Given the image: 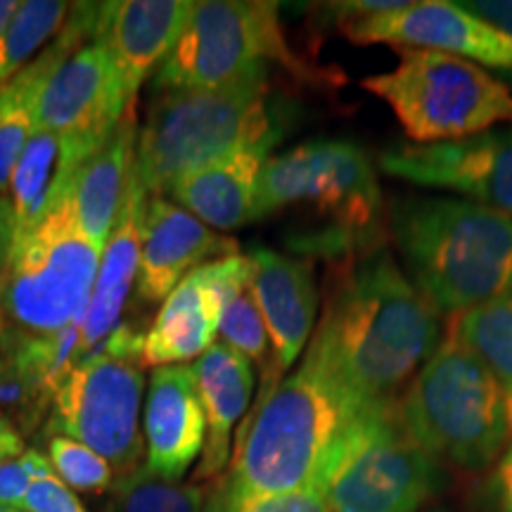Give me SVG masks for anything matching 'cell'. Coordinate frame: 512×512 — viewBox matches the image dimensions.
Masks as SVG:
<instances>
[{"instance_id":"f35d334b","label":"cell","mask_w":512,"mask_h":512,"mask_svg":"<svg viewBox=\"0 0 512 512\" xmlns=\"http://www.w3.org/2000/svg\"><path fill=\"white\" fill-rule=\"evenodd\" d=\"M0 512H24V510H17V508H8V505H0Z\"/></svg>"},{"instance_id":"d4e9b609","label":"cell","mask_w":512,"mask_h":512,"mask_svg":"<svg viewBox=\"0 0 512 512\" xmlns=\"http://www.w3.org/2000/svg\"><path fill=\"white\" fill-rule=\"evenodd\" d=\"M83 159L55 133L36 128L12 171L8 197L17 233L27 230L46 214L50 204L74 181Z\"/></svg>"},{"instance_id":"8d00e7d4","label":"cell","mask_w":512,"mask_h":512,"mask_svg":"<svg viewBox=\"0 0 512 512\" xmlns=\"http://www.w3.org/2000/svg\"><path fill=\"white\" fill-rule=\"evenodd\" d=\"M24 451H27V448H24L22 434L15 430V425H12L10 420H5L3 415H0V463L10 458H19Z\"/></svg>"},{"instance_id":"f546056e","label":"cell","mask_w":512,"mask_h":512,"mask_svg":"<svg viewBox=\"0 0 512 512\" xmlns=\"http://www.w3.org/2000/svg\"><path fill=\"white\" fill-rule=\"evenodd\" d=\"M48 458L55 467V475L62 479L69 489L83 491V494H102L110 491L114 479L112 465L98 456L93 448L79 444L69 437H48Z\"/></svg>"},{"instance_id":"44dd1931","label":"cell","mask_w":512,"mask_h":512,"mask_svg":"<svg viewBox=\"0 0 512 512\" xmlns=\"http://www.w3.org/2000/svg\"><path fill=\"white\" fill-rule=\"evenodd\" d=\"M197 380V394L207 420L202 458L192 484L211 482L226 470L230 460V434L245 415L254 392V368L245 356L228 344L214 342L192 363Z\"/></svg>"},{"instance_id":"8fae6325","label":"cell","mask_w":512,"mask_h":512,"mask_svg":"<svg viewBox=\"0 0 512 512\" xmlns=\"http://www.w3.org/2000/svg\"><path fill=\"white\" fill-rule=\"evenodd\" d=\"M439 484V460L406 432L394 401L370 408L356 422L323 498L330 512H415Z\"/></svg>"},{"instance_id":"5bb4252c","label":"cell","mask_w":512,"mask_h":512,"mask_svg":"<svg viewBox=\"0 0 512 512\" xmlns=\"http://www.w3.org/2000/svg\"><path fill=\"white\" fill-rule=\"evenodd\" d=\"M384 174L420 188L453 190L470 202L512 216V128L432 145L392 147Z\"/></svg>"},{"instance_id":"4fadbf2b","label":"cell","mask_w":512,"mask_h":512,"mask_svg":"<svg viewBox=\"0 0 512 512\" xmlns=\"http://www.w3.org/2000/svg\"><path fill=\"white\" fill-rule=\"evenodd\" d=\"M339 31L356 46L437 50L479 67L512 72V38L448 0H418L366 17L337 19Z\"/></svg>"},{"instance_id":"836d02e7","label":"cell","mask_w":512,"mask_h":512,"mask_svg":"<svg viewBox=\"0 0 512 512\" xmlns=\"http://www.w3.org/2000/svg\"><path fill=\"white\" fill-rule=\"evenodd\" d=\"M489 494L496 512H512V439L496 460L494 475L489 479Z\"/></svg>"},{"instance_id":"30bf717a","label":"cell","mask_w":512,"mask_h":512,"mask_svg":"<svg viewBox=\"0 0 512 512\" xmlns=\"http://www.w3.org/2000/svg\"><path fill=\"white\" fill-rule=\"evenodd\" d=\"M280 5L264 0H204L157 67L155 88L169 91H228L268 81V62H283L306 76L287 48Z\"/></svg>"},{"instance_id":"484cf974","label":"cell","mask_w":512,"mask_h":512,"mask_svg":"<svg viewBox=\"0 0 512 512\" xmlns=\"http://www.w3.org/2000/svg\"><path fill=\"white\" fill-rule=\"evenodd\" d=\"M448 332L484 363L501 387L512 432V292L458 313Z\"/></svg>"},{"instance_id":"603a6c76","label":"cell","mask_w":512,"mask_h":512,"mask_svg":"<svg viewBox=\"0 0 512 512\" xmlns=\"http://www.w3.org/2000/svg\"><path fill=\"white\" fill-rule=\"evenodd\" d=\"M136 112L128 107L110 138L79 166L72 183V204L76 221L86 238L105 252L107 240L117 221L121 200L136 164Z\"/></svg>"},{"instance_id":"2e32d148","label":"cell","mask_w":512,"mask_h":512,"mask_svg":"<svg viewBox=\"0 0 512 512\" xmlns=\"http://www.w3.org/2000/svg\"><path fill=\"white\" fill-rule=\"evenodd\" d=\"M233 254H238V242L221 238L178 204L152 197L143 216L138 297L147 304L164 302L183 278L207 266L209 259H226Z\"/></svg>"},{"instance_id":"d590c367","label":"cell","mask_w":512,"mask_h":512,"mask_svg":"<svg viewBox=\"0 0 512 512\" xmlns=\"http://www.w3.org/2000/svg\"><path fill=\"white\" fill-rule=\"evenodd\" d=\"M19 465H22V470L27 472V477L31 482H41V479H55V467L50 463L48 456H43L41 451H36V448H27V451L19 456Z\"/></svg>"},{"instance_id":"74e56055","label":"cell","mask_w":512,"mask_h":512,"mask_svg":"<svg viewBox=\"0 0 512 512\" xmlns=\"http://www.w3.org/2000/svg\"><path fill=\"white\" fill-rule=\"evenodd\" d=\"M17 5H19V3H15V0H0V31L5 29V24H8V19H10L12 15H15Z\"/></svg>"},{"instance_id":"cb8c5ba5","label":"cell","mask_w":512,"mask_h":512,"mask_svg":"<svg viewBox=\"0 0 512 512\" xmlns=\"http://www.w3.org/2000/svg\"><path fill=\"white\" fill-rule=\"evenodd\" d=\"M219 325L221 304L197 268L164 299L155 323L145 332L143 366H181L200 358L214 344Z\"/></svg>"},{"instance_id":"ba28073f","label":"cell","mask_w":512,"mask_h":512,"mask_svg":"<svg viewBox=\"0 0 512 512\" xmlns=\"http://www.w3.org/2000/svg\"><path fill=\"white\" fill-rule=\"evenodd\" d=\"M143 347V332L119 323L64 377L46 422V432L93 448L112 465L117 479L143 467Z\"/></svg>"},{"instance_id":"5b68a950","label":"cell","mask_w":512,"mask_h":512,"mask_svg":"<svg viewBox=\"0 0 512 512\" xmlns=\"http://www.w3.org/2000/svg\"><path fill=\"white\" fill-rule=\"evenodd\" d=\"M396 413L430 456L465 470H486L512 437L501 387L451 332L396 399Z\"/></svg>"},{"instance_id":"1f68e13d","label":"cell","mask_w":512,"mask_h":512,"mask_svg":"<svg viewBox=\"0 0 512 512\" xmlns=\"http://www.w3.org/2000/svg\"><path fill=\"white\" fill-rule=\"evenodd\" d=\"M24 512H88L72 489L60 477L31 482L27 498H24Z\"/></svg>"},{"instance_id":"d6a6232c","label":"cell","mask_w":512,"mask_h":512,"mask_svg":"<svg viewBox=\"0 0 512 512\" xmlns=\"http://www.w3.org/2000/svg\"><path fill=\"white\" fill-rule=\"evenodd\" d=\"M29 486L31 479L22 470V465H19V458H10L0 463V505L22 510Z\"/></svg>"},{"instance_id":"3957f363","label":"cell","mask_w":512,"mask_h":512,"mask_svg":"<svg viewBox=\"0 0 512 512\" xmlns=\"http://www.w3.org/2000/svg\"><path fill=\"white\" fill-rule=\"evenodd\" d=\"M408 278L441 313L512 292V216L456 197H408L389 216Z\"/></svg>"},{"instance_id":"6da1fadb","label":"cell","mask_w":512,"mask_h":512,"mask_svg":"<svg viewBox=\"0 0 512 512\" xmlns=\"http://www.w3.org/2000/svg\"><path fill=\"white\" fill-rule=\"evenodd\" d=\"M437 306L403 275L387 247L332 259L323 313L304 358L366 406L394 403L441 344Z\"/></svg>"},{"instance_id":"277c9868","label":"cell","mask_w":512,"mask_h":512,"mask_svg":"<svg viewBox=\"0 0 512 512\" xmlns=\"http://www.w3.org/2000/svg\"><path fill=\"white\" fill-rule=\"evenodd\" d=\"M280 138L268 81L228 91H169L152 102L136 140V176L145 195L164 197L192 171Z\"/></svg>"},{"instance_id":"e575fe53","label":"cell","mask_w":512,"mask_h":512,"mask_svg":"<svg viewBox=\"0 0 512 512\" xmlns=\"http://www.w3.org/2000/svg\"><path fill=\"white\" fill-rule=\"evenodd\" d=\"M467 12L491 24L501 34L512 38V0H475V3H460Z\"/></svg>"},{"instance_id":"d6986e66","label":"cell","mask_w":512,"mask_h":512,"mask_svg":"<svg viewBox=\"0 0 512 512\" xmlns=\"http://www.w3.org/2000/svg\"><path fill=\"white\" fill-rule=\"evenodd\" d=\"M100 3H74L67 22L50 46L0 88V195L8 192L12 171L38 126V98L57 64L95 38Z\"/></svg>"},{"instance_id":"52a82bcc","label":"cell","mask_w":512,"mask_h":512,"mask_svg":"<svg viewBox=\"0 0 512 512\" xmlns=\"http://www.w3.org/2000/svg\"><path fill=\"white\" fill-rule=\"evenodd\" d=\"M392 72L361 86L387 102L413 145L448 143L512 124V91L479 64L420 48H394Z\"/></svg>"},{"instance_id":"4dcf8cb0","label":"cell","mask_w":512,"mask_h":512,"mask_svg":"<svg viewBox=\"0 0 512 512\" xmlns=\"http://www.w3.org/2000/svg\"><path fill=\"white\" fill-rule=\"evenodd\" d=\"M204 512H330L318 491H292V494H266L247 498H226L216 494Z\"/></svg>"},{"instance_id":"9a60e30c","label":"cell","mask_w":512,"mask_h":512,"mask_svg":"<svg viewBox=\"0 0 512 512\" xmlns=\"http://www.w3.org/2000/svg\"><path fill=\"white\" fill-rule=\"evenodd\" d=\"M254 264L252 294L271 339V366L264 373V396L285 377L313 335L318 316V287L313 261L268 247L249 252Z\"/></svg>"},{"instance_id":"4316f807","label":"cell","mask_w":512,"mask_h":512,"mask_svg":"<svg viewBox=\"0 0 512 512\" xmlns=\"http://www.w3.org/2000/svg\"><path fill=\"white\" fill-rule=\"evenodd\" d=\"M72 3L60 0H24L0 31V88L29 64L50 36L60 34Z\"/></svg>"},{"instance_id":"ac0fdd59","label":"cell","mask_w":512,"mask_h":512,"mask_svg":"<svg viewBox=\"0 0 512 512\" xmlns=\"http://www.w3.org/2000/svg\"><path fill=\"white\" fill-rule=\"evenodd\" d=\"M207 420L192 366H164L150 377L145 399V467L178 482L202 456Z\"/></svg>"},{"instance_id":"f1b7e54d","label":"cell","mask_w":512,"mask_h":512,"mask_svg":"<svg viewBox=\"0 0 512 512\" xmlns=\"http://www.w3.org/2000/svg\"><path fill=\"white\" fill-rule=\"evenodd\" d=\"M219 332L223 344L238 351L240 356H245L249 363H259L264 368L261 373H266L268 366H271V339H268L259 306L254 302L252 285L223 306Z\"/></svg>"},{"instance_id":"7402d4cb","label":"cell","mask_w":512,"mask_h":512,"mask_svg":"<svg viewBox=\"0 0 512 512\" xmlns=\"http://www.w3.org/2000/svg\"><path fill=\"white\" fill-rule=\"evenodd\" d=\"M271 147H247L181 178L171 190L178 207L204 226L235 230L259 219V178Z\"/></svg>"},{"instance_id":"9c48e42d","label":"cell","mask_w":512,"mask_h":512,"mask_svg":"<svg viewBox=\"0 0 512 512\" xmlns=\"http://www.w3.org/2000/svg\"><path fill=\"white\" fill-rule=\"evenodd\" d=\"M290 204H311L332 221L316 252L332 259L375 245L382 192L375 166L349 140H313L271 157L259 178V219Z\"/></svg>"},{"instance_id":"ab89813d","label":"cell","mask_w":512,"mask_h":512,"mask_svg":"<svg viewBox=\"0 0 512 512\" xmlns=\"http://www.w3.org/2000/svg\"><path fill=\"white\" fill-rule=\"evenodd\" d=\"M3 328H5V323H3V313H0V335H3Z\"/></svg>"},{"instance_id":"8992f818","label":"cell","mask_w":512,"mask_h":512,"mask_svg":"<svg viewBox=\"0 0 512 512\" xmlns=\"http://www.w3.org/2000/svg\"><path fill=\"white\" fill-rule=\"evenodd\" d=\"M100 259L102 249L76 221L69 185L34 226L19 230L0 264V313L8 328L48 337L81 325Z\"/></svg>"},{"instance_id":"ffe728a7","label":"cell","mask_w":512,"mask_h":512,"mask_svg":"<svg viewBox=\"0 0 512 512\" xmlns=\"http://www.w3.org/2000/svg\"><path fill=\"white\" fill-rule=\"evenodd\" d=\"M145 204L147 195L136 176V164H133V174L128 178L119 216L114 221L105 252H102L91 302H88L86 316L81 320L79 361L91 354L102 339L110 337V332L119 325L128 294H131V287L138 278Z\"/></svg>"},{"instance_id":"e0dca14e","label":"cell","mask_w":512,"mask_h":512,"mask_svg":"<svg viewBox=\"0 0 512 512\" xmlns=\"http://www.w3.org/2000/svg\"><path fill=\"white\" fill-rule=\"evenodd\" d=\"M195 3L190 0H114L100 3L95 43L112 57L128 100H136L152 69L174 48Z\"/></svg>"},{"instance_id":"7c38bea8","label":"cell","mask_w":512,"mask_h":512,"mask_svg":"<svg viewBox=\"0 0 512 512\" xmlns=\"http://www.w3.org/2000/svg\"><path fill=\"white\" fill-rule=\"evenodd\" d=\"M131 105L110 53L91 41L48 76L38 98L36 128L55 133L81 159H88Z\"/></svg>"},{"instance_id":"7a4b0ae2","label":"cell","mask_w":512,"mask_h":512,"mask_svg":"<svg viewBox=\"0 0 512 512\" xmlns=\"http://www.w3.org/2000/svg\"><path fill=\"white\" fill-rule=\"evenodd\" d=\"M370 408L375 406L356 401L304 358L294 373L256 399L216 494L226 498L292 491L323 494L344 441Z\"/></svg>"},{"instance_id":"83f0119b","label":"cell","mask_w":512,"mask_h":512,"mask_svg":"<svg viewBox=\"0 0 512 512\" xmlns=\"http://www.w3.org/2000/svg\"><path fill=\"white\" fill-rule=\"evenodd\" d=\"M105 512H204L207 494L197 484L166 482L138 467L131 475L114 479Z\"/></svg>"}]
</instances>
